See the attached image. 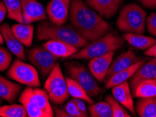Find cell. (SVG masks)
Instances as JSON below:
<instances>
[{
	"label": "cell",
	"instance_id": "obj_2",
	"mask_svg": "<svg viewBox=\"0 0 156 117\" xmlns=\"http://www.w3.org/2000/svg\"><path fill=\"white\" fill-rule=\"evenodd\" d=\"M38 40L60 41L80 49L88 44L89 42L78 34L72 26L56 25L51 21L42 20L37 27Z\"/></svg>",
	"mask_w": 156,
	"mask_h": 117
},
{
	"label": "cell",
	"instance_id": "obj_11",
	"mask_svg": "<svg viewBox=\"0 0 156 117\" xmlns=\"http://www.w3.org/2000/svg\"><path fill=\"white\" fill-rule=\"evenodd\" d=\"M24 23L47 20L48 16L44 7L37 0H20Z\"/></svg>",
	"mask_w": 156,
	"mask_h": 117
},
{
	"label": "cell",
	"instance_id": "obj_5",
	"mask_svg": "<svg viewBox=\"0 0 156 117\" xmlns=\"http://www.w3.org/2000/svg\"><path fill=\"white\" fill-rule=\"evenodd\" d=\"M147 13L139 5L130 3L124 6L119 13L116 25L124 33L143 34L145 32Z\"/></svg>",
	"mask_w": 156,
	"mask_h": 117
},
{
	"label": "cell",
	"instance_id": "obj_32",
	"mask_svg": "<svg viewBox=\"0 0 156 117\" xmlns=\"http://www.w3.org/2000/svg\"><path fill=\"white\" fill-rule=\"evenodd\" d=\"M146 27L148 33L156 36V13H152L146 18Z\"/></svg>",
	"mask_w": 156,
	"mask_h": 117
},
{
	"label": "cell",
	"instance_id": "obj_8",
	"mask_svg": "<svg viewBox=\"0 0 156 117\" xmlns=\"http://www.w3.org/2000/svg\"><path fill=\"white\" fill-rule=\"evenodd\" d=\"M7 75L10 79L27 86L39 88L41 85L37 69L20 59L13 61L9 69Z\"/></svg>",
	"mask_w": 156,
	"mask_h": 117
},
{
	"label": "cell",
	"instance_id": "obj_30",
	"mask_svg": "<svg viewBox=\"0 0 156 117\" xmlns=\"http://www.w3.org/2000/svg\"><path fill=\"white\" fill-rule=\"evenodd\" d=\"M12 56L5 48L0 46V71H5L11 65Z\"/></svg>",
	"mask_w": 156,
	"mask_h": 117
},
{
	"label": "cell",
	"instance_id": "obj_26",
	"mask_svg": "<svg viewBox=\"0 0 156 117\" xmlns=\"http://www.w3.org/2000/svg\"><path fill=\"white\" fill-rule=\"evenodd\" d=\"M7 9L9 19L16 20L19 23H24L22 13V6L20 0H2Z\"/></svg>",
	"mask_w": 156,
	"mask_h": 117
},
{
	"label": "cell",
	"instance_id": "obj_9",
	"mask_svg": "<svg viewBox=\"0 0 156 117\" xmlns=\"http://www.w3.org/2000/svg\"><path fill=\"white\" fill-rule=\"evenodd\" d=\"M27 59L42 77L49 75L58 58L43 46H35L27 51Z\"/></svg>",
	"mask_w": 156,
	"mask_h": 117
},
{
	"label": "cell",
	"instance_id": "obj_28",
	"mask_svg": "<svg viewBox=\"0 0 156 117\" xmlns=\"http://www.w3.org/2000/svg\"><path fill=\"white\" fill-rule=\"evenodd\" d=\"M1 117H27V113L23 105H9L0 107Z\"/></svg>",
	"mask_w": 156,
	"mask_h": 117
},
{
	"label": "cell",
	"instance_id": "obj_14",
	"mask_svg": "<svg viewBox=\"0 0 156 117\" xmlns=\"http://www.w3.org/2000/svg\"><path fill=\"white\" fill-rule=\"evenodd\" d=\"M0 33L3 36L9 50L18 59L25 60L26 58L24 45L16 37L9 25L5 23L0 25Z\"/></svg>",
	"mask_w": 156,
	"mask_h": 117
},
{
	"label": "cell",
	"instance_id": "obj_34",
	"mask_svg": "<svg viewBox=\"0 0 156 117\" xmlns=\"http://www.w3.org/2000/svg\"><path fill=\"white\" fill-rule=\"evenodd\" d=\"M144 7L150 9H156V0H138Z\"/></svg>",
	"mask_w": 156,
	"mask_h": 117
},
{
	"label": "cell",
	"instance_id": "obj_36",
	"mask_svg": "<svg viewBox=\"0 0 156 117\" xmlns=\"http://www.w3.org/2000/svg\"><path fill=\"white\" fill-rule=\"evenodd\" d=\"M7 15V9L3 2H0V22L3 21Z\"/></svg>",
	"mask_w": 156,
	"mask_h": 117
},
{
	"label": "cell",
	"instance_id": "obj_17",
	"mask_svg": "<svg viewBox=\"0 0 156 117\" xmlns=\"http://www.w3.org/2000/svg\"><path fill=\"white\" fill-rule=\"evenodd\" d=\"M151 79H156V63L153 59L144 63L130 78L129 84L132 93L141 82Z\"/></svg>",
	"mask_w": 156,
	"mask_h": 117
},
{
	"label": "cell",
	"instance_id": "obj_3",
	"mask_svg": "<svg viewBox=\"0 0 156 117\" xmlns=\"http://www.w3.org/2000/svg\"><path fill=\"white\" fill-rule=\"evenodd\" d=\"M19 102L26 109L29 117H53L54 109L50 105L46 91L27 86L20 93Z\"/></svg>",
	"mask_w": 156,
	"mask_h": 117
},
{
	"label": "cell",
	"instance_id": "obj_33",
	"mask_svg": "<svg viewBox=\"0 0 156 117\" xmlns=\"http://www.w3.org/2000/svg\"><path fill=\"white\" fill-rule=\"evenodd\" d=\"M73 101H74L75 104H76L78 109L80 110V112L83 114L84 117H87L89 116L88 112H87V109L86 107V103L85 100L79 99V98H73Z\"/></svg>",
	"mask_w": 156,
	"mask_h": 117
},
{
	"label": "cell",
	"instance_id": "obj_23",
	"mask_svg": "<svg viewBox=\"0 0 156 117\" xmlns=\"http://www.w3.org/2000/svg\"><path fill=\"white\" fill-rule=\"evenodd\" d=\"M135 110L140 117H156V97L140 98Z\"/></svg>",
	"mask_w": 156,
	"mask_h": 117
},
{
	"label": "cell",
	"instance_id": "obj_38",
	"mask_svg": "<svg viewBox=\"0 0 156 117\" xmlns=\"http://www.w3.org/2000/svg\"><path fill=\"white\" fill-rule=\"evenodd\" d=\"M4 37H3V36H2V33H0V45H2V44H3L4 43Z\"/></svg>",
	"mask_w": 156,
	"mask_h": 117
},
{
	"label": "cell",
	"instance_id": "obj_4",
	"mask_svg": "<svg viewBox=\"0 0 156 117\" xmlns=\"http://www.w3.org/2000/svg\"><path fill=\"white\" fill-rule=\"evenodd\" d=\"M125 42L123 36L113 33H108L102 37L89 43L68 58L91 60L120 49L125 45Z\"/></svg>",
	"mask_w": 156,
	"mask_h": 117
},
{
	"label": "cell",
	"instance_id": "obj_21",
	"mask_svg": "<svg viewBox=\"0 0 156 117\" xmlns=\"http://www.w3.org/2000/svg\"><path fill=\"white\" fill-rule=\"evenodd\" d=\"M13 34L16 37L27 47H30L33 43L34 27L30 24L18 23L13 25L11 27Z\"/></svg>",
	"mask_w": 156,
	"mask_h": 117
},
{
	"label": "cell",
	"instance_id": "obj_31",
	"mask_svg": "<svg viewBox=\"0 0 156 117\" xmlns=\"http://www.w3.org/2000/svg\"><path fill=\"white\" fill-rule=\"evenodd\" d=\"M63 109L72 117H84L83 114L78 109L76 104L73 99L66 103L63 107Z\"/></svg>",
	"mask_w": 156,
	"mask_h": 117
},
{
	"label": "cell",
	"instance_id": "obj_20",
	"mask_svg": "<svg viewBox=\"0 0 156 117\" xmlns=\"http://www.w3.org/2000/svg\"><path fill=\"white\" fill-rule=\"evenodd\" d=\"M21 86L6 79L0 75V98L9 103H12L20 93Z\"/></svg>",
	"mask_w": 156,
	"mask_h": 117
},
{
	"label": "cell",
	"instance_id": "obj_39",
	"mask_svg": "<svg viewBox=\"0 0 156 117\" xmlns=\"http://www.w3.org/2000/svg\"><path fill=\"white\" fill-rule=\"evenodd\" d=\"M153 60H154L155 62V63H156V58H154V59H153Z\"/></svg>",
	"mask_w": 156,
	"mask_h": 117
},
{
	"label": "cell",
	"instance_id": "obj_40",
	"mask_svg": "<svg viewBox=\"0 0 156 117\" xmlns=\"http://www.w3.org/2000/svg\"><path fill=\"white\" fill-rule=\"evenodd\" d=\"M1 103H2V100H1V99H0V105H1Z\"/></svg>",
	"mask_w": 156,
	"mask_h": 117
},
{
	"label": "cell",
	"instance_id": "obj_37",
	"mask_svg": "<svg viewBox=\"0 0 156 117\" xmlns=\"http://www.w3.org/2000/svg\"><path fill=\"white\" fill-rule=\"evenodd\" d=\"M145 54L148 56L153 57L154 58H156V43H155L153 46L149 48L148 49L146 50Z\"/></svg>",
	"mask_w": 156,
	"mask_h": 117
},
{
	"label": "cell",
	"instance_id": "obj_18",
	"mask_svg": "<svg viewBox=\"0 0 156 117\" xmlns=\"http://www.w3.org/2000/svg\"><path fill=\"white\" fill-rule=\"evenodd\" d=\"M146 62V59L140 60L136 63L131 65L130 67L111 76L109 79L106 80L105 86L107 88H112L115 86H117V85L123 83V82L127 81V80L132 77L133 74L136 72V71L138 70L139 67H141Z\"/></svg>",
	"mask_w": 156,
	"mask_h": 117
},
{
	"label": "cell",
	"instance_id": "obj_25",
	"mask_svg": "<svg viewBox=\"0 0 156 117\" xmlns=\"http://www.w3.org/2000/svg\"><path fill=\"white\" fill-rule=\"evenodd\" d=\"M66 79L67 81L68 91L70 95L73 98H79L85 100L89 105L94 103V100L91 99V97L87 94L85 90L77 81L70 77H66Z\"/></svg>",
	"mask_w": 156,
	"mask_h": 117
},
{
	"label": "cell",
	"instance_id": "obj_1",
	"mask_svg": "<svg viewBox=\"0 0 156 117\" xmlns=\"http://www.w3.org/2000/svg\"><path fill=\"white\" fill-rule=\"evenodd\" d=\"M69 19L75 31L89 42L102 37L111 29V25L82 0H71Z\"/></svg>",
	"mask_w": 156,
	"mask_h": 117
},
{
	"label": "cell",
	"instance_id": "obj_15",
	"mask_svg": "<svg viewBox=\"0 0 156 117\" xmlns=\"http://www.w3.org/2000/svg\"><path fill=\"white\" fill-rule=\"evenodd\" d=\"M112 94L115 99L134 116L136 115L131 88L127 81L123 82L112 88Z\"/></svg>",
	"mask_w": 156,
	"mask_h": 117
},
{
	"label": "cell",
	"instance_id": "obj_24",
	"mask_svg": "<svg viewBox=\"0 0 156 117\" xmlns=\"http://www.w3.org/2000/svg\"><path fill=\"white\" fill-rule=\"evenodd\" d=\"M133 95L139 98L156 97V79H151L141 82L135 88Z\"/></svg>",
	"mask_w": 156,
	"mask_h": 117
},
{
	"label": "cell",
	"instance_id": "obj_27",
	"mask_svg": "<svg viewBox=\"0 0 156 117\" xmlns=\"http://www.w3.org/2000/svg\"><path fill=\"white\" fill-rule=\"evenodd\" d=\"M89 114L91 117H113V111L107 101L93 103L88 107Z\"/></svg>",
	"mask_w": 156,
	"mask_h": 117
},
{
	"label": "cell",
	"instance_id": "obj_13",
	"mask_svg": "<svg viewBox=\"0 0 156 117\" xmlns=\"http://www.w3.org/2000/svg\"><path fill=\"white\" fill-rule=\"evenodd\" d=\"M86 4L101 16L111 18L116 14L122 0H85Z\"/></svg>",
	"mask_w": 156,
	"mask_h": 117
},
{
	"label": "cell",
	"instance_id": "obj_19",
	"mask_svg": "<svg viewBox=\"0 0 156 117\" xmlns=\"http://www.w3.org/2000/svg\"><path fill=\"white\" fill-rule=\"evenodd\" d=\"M42 46L58 58H69L78 50V48L60 41L49 40Z\"/></svg>",
	"mask_w": 156,
	"mask_h": 117
},
{
	"label": "cell",
	"instance_id": "obj_6",
	"mask_svg": "<svg viewBox=\"0 0 156 117\" xmlns=\"http://www.w3.org/2000/svg\"><path fill=\"white\" fill-rule=\"evenodd\" d=\"M45 91L49 100L56 105H62L69 98L68 85L66 78L62 72L59 63H57L48 76L44 86Z\"/></svg>",
	"mask_w": 156,
	"mask_h": 117
},
{
	"label": "cell",
	"instance_id": "obj_16",
	"mask_svg": "<svg viewBox=\"0 0 156 117\" xmlns=\"http://www.w3.org/2000/svg\"><path fill=\"white\" fill-rule=\"evenodd\" d=\"M140 60L141 58L136 56V53L132 50L122 53L113 62H112L105 79L107 80L111 76L130 67L131 65L136 63Z\"/></svg>",
	"mask_w": 156,
	"mask_h": 117
},
{
	"label": "cell",
	"instance_id": "obj_22",
	"mask_svg": "<svg viewBox=\"0 0 156 117\" xmlns=\"http://www.w3.org/2000/svg\"><path fill=\"white\" fill-rule=\"evenodd\" d=\"M122 36L130 45L140 50H147L156 43V39L141 34L125 33Z\"/></svg>",
	"mask_w": 156,
	"mask_h": 117
},
{
	"label": "cell",
	"instance_id": "obj_10",
	"mask_svg": "<svg viewBox=\"0 0 156 117\" xmlns=\"http://www.w3.org/2000/svg\"><path fill=\"white\" fill-rule=\"evenodd\" d=\"M71 0H51L48 3L46 12L53 23L64 25L69 15Z\"/></svg>",
	"mask_w": 156,
	"mask_h": 117
},
{
	"label": "cell",
	"instance_id": "obj_7",
	"mask_svg": "<svg viewBox=\"0 0 156 117\" xmlns=\"http://www.w3.org/2000/svg\"><path fill=\"white\" fill-rule=\"evenodd\" d=\"M68 76L77 81L90 97H96L101 92V88L96 79L91 74L79 63L68 62L65 64Z\"/></svg>",
	"mask_w": 156,
	"mask_h": 117
},
{
	"label": "cell",
	"instance_id": "obj_35",
	"mask_svg": "<svg viewBox=\"0 0 156 117\" xmlns=\"http://www.w3.org/2000/svg\"><path fill=\"white\" fill-rule=\"evenodd\" d=\"M54 115L56 117H72L69 114H68L64 109L58 108L57 107H54Z\"/></svg>",
	"mask_w": 156,
	"mask_h": 117
},
{
	"label": "cell",
	"instance_id": "obj_12",
	"mask_svg": "<svg viewBox=\"0 0 156 117\" xmlns=\"http://www.w3.org/2000/svg\"><path fill=\"white\" fill-rule=\"evenodd\" d=\"M115 51H111L104 56L96 57L90 60L89 68L96 81L103 82L105 79L107 72L113 62Z\"/></svg>",
	"mask_w": 156,
	"mask_h": 117
},
{
	"label": "cell",
	"instance_id": "obj_29",
	"mask_svg": "<svg viewBox=\"0 0 156 117\" xmlns=\"http://www.w3.org/2000/svg\"><path fill=\"white\" fill-rule=\"evenodd\" d=\"M107 101L111 105L113 111V117H131L132 116L127 111V109L122 106L120 102L112 95H107L105 97Z\"/></svg>",
	"mask_w": 156,
	"mask_h": 117
}]
</instances>
